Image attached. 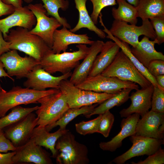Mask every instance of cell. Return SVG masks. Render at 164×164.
<instances>
[{
  "mask_svg": "<svg viewBox=\"0 0 164 164\" xmlns=\"http://www.w3.org/2000/svg\"><path fill=\"white\" fill-rule=\"evenodd\" d=\"M5 39L10 43V50L23 52L39 62L52 50L40 37L22 27L10 29Z\"/></svg>",
  "mask_w": 164,
  "mask_h": 164,
  "instance_id": "obj_1",
  "label": "cell"
},
{
  "mask_svg": "<svg viewBox=\"0 0 164 164\" xmlns=\"http://www.w3.org/2000/svg\"><path fill=\"white\" fill-rule=\"evenodd\" d=\"M78 50L73 52L54 53L52 50L46 54L39 62V64L50 74L59 72L63 74L71 72L86 56L89 47L84 44H78Z\"/></svg>",
  "mask_w": 164,
  "mask_h": 164,
  "instance_id": "obj_2",
  "label": "cell"
},
{
  "mask_svg": "<svg viewBox=\"0 0 164 164\" xmlns=\"http://www.w3.org/2000/svg\"><path fill=\"white\" fill-rule=\"evenodd\" d=\"M60 91L56 89L37 91L16 86L7 91L0 86V118L4 116L8 111L15 106L38 103V101L41 98Z\"/></svg>",
  "mask_w": 164,
  "mask_h": 164,
  "instance_id": "obj_3",
  "label": "cell"
},
{
  "mask_svg": "<svg viewBox=\"0 0 164 164\" xmlns=\"http://www.w3.org/2000/svg\"><path fill=\"white\" fill-rule=\"evenodd\" d=\"M57 151L56 162L60 164H88L89 163L88 150L85 145L75 139L68 130L57 140L55 145Z\"/></svg>",
  "mask_w": 164,
  "mask_h": 164,
  "instance_id": "obj_4",
  "label": "cell"
},
{
  "mask_svg": "<svg viewBox=\"0 0 164 164\" xmlns=\"http://www.w3.org/2000/svg\"><path fill=\"white\" fill-rule=\"evenodd\" d=\"M101 74L105 76L115 77L123 81L136 83L141 88L147 87L152 84L137 70L121 50Z\"/></svg>",
  "mask_w": 164,
  "mask_h": 164,
  "instance_id": "obj_5",
  "label": "cell"
},
{
  "mask_svg": "<svg viewBox=\"0 0 164 164\" xmlns=\"http://www.w3.org/2000/svg\"><path fill=\"white\" fill-rule=\"evenodd\" d=\"M40 104L36 111L38 117L37 125L46 127L59 120L69 108L64 94L57 93L44 96L38 100Z\"/></svg>",
  "mask_w": 164,
  "mask_h": 164,
  "instance_id": "obj_6",
  "label": "cell"
},
{
  "mask_svg": "<svg viewBox=\"0 0 164 164\" xmlns=\"http://www.w3.org/2000/svg\"><path fill=\"white\" fill-rule=\"evenodd\" d=\"M60 90L64 94L69 108H79L95 104H100L115 94H108L81 89L69 80H63Z\"/></svg>",
  "mask_w": 164,
  "mask_h": 164,
  "instance_id": "obj_7",
  "label": "cell"
},
{
  "mask_svg": "<svg viewBox=\"0 0 164 164\" xmlns=\"http://www.w3.org/2000/svg\"><path fill=\"white\" fill-rule=\"evenodd\" d=\"M109 30L113 36L132 47L138 45L141 36L144 35L153 40L156 37L155 31L149 19L142 21L140 26L114 20Z\"/></svg>",
  "mask_w": 164,
  "mask_h": 164,
  "instance_id": "obj_8",
  "label": "cell"
},
{
  "mask_svg": "<svg viewBox=\"0 0 164 164\" xmlns=\"http://www.w3.org/2000/svg\"><path fill=\"white\" fill-rule=\"evenodd\" d=\"M76 86L83 90L108 94H116L125 88L132 90L139 88L135 83L123 81L115 77L105 76L101 74L87 77Z\"/></svg>",
  "mask_w": 164,
  "mask_h": 164,
  "instance_id": "obj_9",
  "label": "cell"
},
{
  "mask_svg": "<svg viewBox=\"0 0 164 164\" xmlns=\"http://www.w3.org/2000/svg\"><path fill=\"white\" fill-rule=\"evenodd\" d=\"M36 19L35 27L29 30L30 32L41 38L51 49L53 43V35L56 30L62 26L55 18L49 17L41 3L29 4L27 5Z\"/></svg>",
  "mask_w": 164,
  "mask_h": 164,
  "instance_id": "obj_10",
  "label": "cell"
},
{
  "mask_svg": "<svg viewBox=\"0 0 164 164\" xmlns=\"http://www.w3.org/2000/svg\"><path fill=\"white\" fill-rule=\"evenodd\" d=\"M0 60L8 75L15 76L18 79L26 78L33 68L39 64V62L31 56H21L15 50L3 54L0 56Z\"/></svg>",
  "mask_w": 164,
  "mask_h": 164,
  "instance_id": "obj_11",
  "label": "cell"
},
{
  "mask_svg": "<svg viewBox=\"0 0 164 164\" xmlns=\"http://www.w3.org/2000/svg\"><path fill=\"white\" fill-rule=\"evenodd\" d=\"M72 73L70 72L60 76H54L39 64L29 73L23 85L26 87L37 91L45 90L47 88L59 89L61 81L68 79Z\"/></svg>",
  "mask_w": 164,
  "mask_h": 164,
  "instance_id": "obj_12",
  "label": "cell"
},
{
  "mask_svg": "<svg viewBox=\"0 0 164 164\" xmlns=\"http://www.w3.org/2000/svg\"><path fill=\"white\" fill-rule=\"evenodd\" d=\"M130 139L132 143V146L126 152L115 158L112 162L117 164H122L136 156L151 155L157 151L164 142V139L135 135L131 136Z\"/></svg>",
  "mask_w": 164,
  "mask_h": 164,
  "instance_id": "obj_13",
  "label": "cell"
},
{
  "mask_svg": "<svg viewBox=\"0 0 164 164\" xmlns=\"http://www.w3.org/2000/svg\"><path fill=\"white\" fill-rule=\"evenodd\" d=\"M38 117L31 112L22 119L6 127L4 133L16 147L25 143L30 138L37 125Z\"/></svg>",
  "mask_w": 164,
  "mask_h": 164,
  "instance_id": "obj_14",
  "label": "cell"
},
{
  "mask_svg": "<svg viewBox=\"0 0 164 164\" xmlns=\"http://www.w3.org/2000/svg\"><path fill=\"white\" fill-rule=\"evenodd\" d=\"M164 113L150 110L137 122L135 135L164 139Z\"/></svg>",
  "mask_w": 164,
  "mask_h": 164,
  "instance_id": "obj_15",
  "label": "cell"
},
{
  "mask_svg": "<svg viewBox=\"0 0 164 164\" xmlns=\"http://www.w3.org/2000/svg\"><path fill=\"white\" fill-rule=\"evenodd\" d=\"M12 158L14 163L32 162L36 164H52L50 155L42 146L36 144L31 139L16 147Z\"/></svg>",
  "mask_w": 164,
  "mask_h": 164,
  "instance_id": "obj_16",
  "label": "cell"
},
{
  "mask_svg": "<svg viewBox=\"0 0 164 164\" xmlns=\"http://www.w3.org/2000/svg\"><path fill=\"white\" fill-rule=\"evenodd\" d=\"M36 23V17L27 6L15 8L14 11L6 17L0 19V30L5 38L9 30L17 26L32 29Z\"/></svg>",
  "mask_w": 164,
  "mask_h": 164,
  "instance_id": "obj_17",
  "label": "cell"
},
{
  "mask_svg": "<svg viewBox=\"0 0 164 164\" xmlns=\"http://www.w3.org/2000/svg\"><path fill=\"white\" fill-rule=\"evenodd\" d=\"M154 87L152 84L149 86L136 90L129 96L131 101L130 106L122 110L119 112L121 117L126 118L134 113H137L142 117L151 108V100Z\"/></svg>",
  "mask_w": 164,
  "mask_h": 164,
  "instance_id": "obj_18",
  "label": "cell"
},
{
  "mask_svg": "<svg viewBox=\"0 0 164 164\" xmlns=\"http://www.w3.org/2000/svg\"><path fill=\"white\" fill-rule=\"evenodd\" d=\"M87 34H78L71 32L66 27L56 29L53 35V43L51 49L54 53L66 52L68 46L72 44H84L91 45L94 41Z\"/></svg>",
  "mask_w": 164,
  "mask_h": 164,
  "instance_id": "obj_19",
  "label": "cell"
},
{
  "mask_svg": "<svg viewBox=\"0 0 164 164\" xmlns=\"http://www.w3.org/2000/svg\"><path fill=\"white\" fill-rule=\"evenodd\" d=\"M140 116L138 114L134 113L123 118L121 121V130L119 133L111 140L100 143V148L104 151L113 152L120 147L124 139L135 135L136 125Z\"/></svg>",
  "mask_w": 164,
  "mask_h": 164,
  "instance_id": "obj_20",
  "label": "cell"
},
{
  "mask_svg": "<svg viewBox=\"0 0 164 164\" xmlns=\"http://www.w3.org/2000/svg\"><path fill=\"white\" fill-rule=\"evenodd\" d=\"M104 43L102 40L94 41L82 62L74 68L72 73L69 80L71 83L76 86L87 77L95 58L100 52Z\"/></svg>",
  "mask_w": 164,
  "mask_h": 164,
  "instance_id": "obj_21",
  "label": "cell"
},
{
  "mask_svg": "<svg viewBox=\"0 0 164 164\" xmlns=\"http://www.w3.org/2000/svg\"><path fill=\"white\" fill-rule=\"evenodd\" d=\"M120 49L114 41L109 40L104 43L100 54L95 58L88 77L101 74L111 63Z\"/></svg>",
  "mask_w": 164,
  "mask_h": 164,
  "instance_id": "obj_22",
  "label": "cell"
},
{
  "mask_svg": "<svg viewBox=\"0 0 164 164\" xmlns=\"http://www.w3.org/2000/svg\"><path fill=\"white\" fill-rule=\"evenodd\" d=\"M149 39L145 36L135 47L131 48L133 54L146 68L149 63L153 60H164L162 53L157 51L155 48L156 41L155 39L150 40Z\"/></svg>",
  "mask_w": 164,
  "mask_h": 164,
  "instance_id": "obj_23",
  "label": "cell"
},
{
  "mask_svg": "<svg viewBox=\"0 0 164 164\" xmlns=\"http://www.w3.org/2000/svg\"><path fill=\"white\" fill-rule=\"evenodd\" d=\"M67 130L59 128L54 132L50 133L45 127L37 126L34 128L30 139L33 141L36 144L49 149L53 157L55 158L57 154V151L55 148L56 142Z\"/></svg>",
  "mask_w": 164,
  "mask_h": 164,
  "instance_id": "obj_24",
  "label": "cell"
},
{
  "mask_svg": "<svg viewBox=\"0 0 164 164\" xmlns=\"http://www.w3.org/2000/svg\"><path fill=\"white\" fill-rule=\"evenodd\" d=\"M87 0H74L75 7L79 12V17L76 26L70 30L74 33L82 28H87L94 32L100 38L104 39L106 37L105 32L96 26L88 14L86 6Z\"/></svg>",
  "mask_w": 164,
  "mask_h": 164,
  "instance_id": "obj_25",
  "label": "cell"
},
{
  "mask_svg": "<svg viewBox=\"0 0 164 164\" xmlns=\"http://www.w3.org/2000/svg\"><path fill=\"white\" fill-rule=\"evenodd\" d=\"M104 29L103 30L106 33L108 36L106 37L115 42L120 47L121 50L128 57L130 60L137 70L153 85L154 87H158L155 79L148 72L147 68L141 63L134 56L131 51V48L129 44L120 40L117 38L113 36L105 26L104 24L102 23Z\"/></svg>",
  "mask_w": 164,
  "mask_h": 164,
  "instance_id": "obj_26",
  "label": "cell"
},
{
  "mask_svg": "<svg viewBox=\"0 0 164 164\" xmlns=\"http://www.w3.org/2000/svg\"><path fill=\"white\" fill-rule=\"evenodd\" d=\"M136 7L142 21L164 15V0H140Z\"/></svg>",
  "mask_w": 164,
  "mask_h": 164,
  "instance_id": "obj_27",
  "label": "cell"
},
{
  "mask_svg": "<svg viewBox=\"0 0 164 164\" xmlns=\"http://www.w3.org/2000/svg\"><path fill=\"white\" fill-rule=\"evenodd\" d=\"M99 104L97 103L79 108H70L59 120L53 124L46 126V128L49 132L54 128L59 126L60 129L65 130L68 123L77 116L83 114L86 117L89 115Z\"/></svg>",
  "mask_w": 164,
  "mask_h": 164,
  "instance_id": "obj_28",
  "label": "cell"
},
{
  "mask_svg": "<svg viewBox=\"0 0 164 164\" xmlns=\"http://www.w3.org/2000/svg\"><path fill=\"white\" fill-rule=\"evenodd\" d=\"M118 8L113 7L112 15L114 20L136 25L138 13L136 7L125 0H116Z\"/></svg>",
  "mask_w": 164,
  "mask_h": 164,
  "instance_id": "obj_29",
  "label": "cell"
},
{
  "mask_svg": "<svg viewBox=\"0 0 164 164\" xmlns=\"http://www.w3.org/2000/svg\"><path fill=\"white\" fill-rule=\"evenodd\" d=\"M132 90L129 88L123 89L113 96L100 104L94 108L91 114L85 117L89 118L94 115L102 114L115 106H120L129 99V94Z\"/></svg>",
  "mask_w": 164,
  "mask_h": 164,
  "instance_id": "obj_30",
  "label": "cell"
},
{
  "mask_svg": "<svg viewBox=\"0 0 164 164\" xmlns=\"http://www.w3.org/2000/svg\"><path fill=\"white\" fill-rule=\"evenodd\" d=\"M43 6L46 11L47 14L55 18L63 27L71 29L70 25L65 18L61 17L58 11L61 9L66 11L69 8L70 3L68 0H41Z\"/></svg>",
  "mask_w": 164,
  "mask_h": 164,
  "instance_id": "obj_31",
  "label": "cell"
},
{
  "mask_svg": "<svg viewBox=\"0 0 164 164\" xmlns=\"http://www.w3.org/2000/svg\"><path fill=\"white\" fill-rule=\"evenodd\" d=\"M38 108V106L24 108L20 105L13 108L9 114L0 118V129H3L17 122L30 113L36 111Z\"/></svg>",
  "mask_w": 164,
  "mask_h": 164,
  "instance_id": "obj_32",
  "label": "cell"
},
{
  "mask_svg": "<svg viewBox=\"0 0 164 164\" xmlns=\"http://www.w3.org/2000/svg\"><path fill=\"white\" fill-rule=\"evenodd\" d=\"M101 114L96 118L88 121H82L75 124L77 132L79 134L86 135L97 132Z\"/></svg>",
  "mask_w": 164,
  "mask_h": 164,
  "instance_id": "obj_33",
  "label": "cell"
},
{
  "mask_svg": "<svg viewBox=\"0 0 164 164\" xmlns=\"http://www.w3.org/2000/svg\"><path fill=\"white\" fill-rule=\"evenodd\" d=\"M114 120V116L109 110L102 114L97 132L105 137H108Z\"/></svg>",
  "mask_w": 164,
  "mask_h": 164,
  "instance_id": "obj_34",
  "label": "cell"
},
{
  "mask_svg": "<svg viewBox=\"0 0 164 164\" xmlns=\"http://www.w3.org/2000/svg\"><path fill=\"white\" fill-rule=\"evenodd\" d=\"M151 111L164 113V90L154 87L152 97Z\"/></svg>",
  "mask_w": 164,
  "mask_h": 164,
  "instance_id": "obj_35",
  "label": "cell"
},
{
  "mask_svg": "<svg viewBox=\"0 0 164 164\" xmlns=\"http://www.w3.org/2000/svg\"><path fill=\"white\" fill-rule=\"evenodd\" d=\"M89 0L93 5V11L90 16L95 25L97 24L99 14L104 8L108 6L114 5L117 4L116 0Z\"/></svg>",
  "mask_w": 164,
  "mask_h": 164,
  "instance_id": "obj_36",
  "label": "cell"
},
{
  "mask_svg": "<svg viewBox=\"0 0 164 164\" xmlns=\"http://www.w3.org/2000/svg\"><path fill=\"white\" fill-rule=\"evenodd\" d=\"M155 31V39L159 45L164 42V15L157 16L150 19Z\"/></svg>",
  "mask_w": 164,
  "mask_h": 164,
  "instance_id": "obj_37",
  "label": "cell"
},
{
  "mask_svg": "<svg viewBox=\"0 0 164 164\" xmlns=\"http://www.w3.org/2000/svg\"><path fill=\"white\" fill-rule=\"evenodd\" d=\"M135 164H162L164 163V150L161 146L158 150L149 156L143 161H141L137 163L132 162Z\"/></svg>",
  "mask_w": 164,
  "mask_h": 164,
  "instance_id": "obj_38",
  "label": "cell"
},
{
  "mask_svg": "<svg viewBox=\"0 0 164 164\" xmlns=\"http://www.w3.org/2000/svg\"><path fill=\"white\" fill-rule=\"evenodd\" d=\"M149 73L155 77L164 74V60H155L151 61L147 68Z\"/></svg>",
  "mask_w": 164,
  "mask_h": 164,
  "instance_id": "obj_39",
  "label": "cell"
},
{
  "mask_svg": "<svg viewBox=\"0 0 164 164\" xmlns=\"http://www.w3.org/2000/svg\"><path fill=\"white\" fill-rule=\"evenodd\" d=\"M15 147L5 136L2 129H0V152L7 153L9 151H14Z\"/></svg>",
  "mask_w": 164,
  "mask_h": 164,
  "instance_id": "obj_40",
  "label": "cell"
},
{
  "mask_svg": "<svg viewBox=\"0 0 164 164\" xmlns=\"http://www.w3.org/2000/svg\"><path fill=\"white\" fill-rule=\"evenodd\" d=\"M15 154V151L4 153L0 152V164H14L12 158Z\"/></svg>",
  "mask_w": 164,
  "mask_h": 164,
  "instance_id": "obj_41",
  "label": "cell"
},
{
  "mask_svg": "<svg viewBox=\"0 0 164 164\" xmlns=\"http://www.w3.org/2000/svg\"><path fill=\"white\" fill-rule=\"evenodd\" d=\"M15 8L11 5H8L0 0V17L4 15H9L12 13Z\"/></svg>",
  "mask_w": 164,
  "mask_h": 164,
  "instance_id": "obj_42",
  "label": "cell"
},
{
  "mask_svg": "<svg viewBox=\"0 0 164 164\" xmlns=\"http://www.w3.org/2000/svg\"><path fill=\"white\" fill-rule=\"evenodd\" d=\"M10 43L4 38L0 30V56L4 53L10 50Z\"/></svg>",
  "mask_w": 164,
  "mask_h": 164,
  "instance_id": "obj_43",
  "label": "cell"
},
{
  "mask_svg": "<svg viewBox=\"0 0 164 164\" xmlns=\"http://www.w3.org/2000/svg\"><path fill=\"white\" fill-rule=\"evenodd\" d=\"M5 4L11 5L15 8H19L22 6V0H2Z\"/></svg>",
  "mask_w": 164,
  "mask_h": 164,
  "instance_id": "obj_44",
  "label": "cell"
},
{
  "mask_svg": "<svg viewBox=\"0 0 164 164\" xmlns=\"http://www.w3.org/2000/svg\"><path fill=\"white\" fill-rule=\"evenodd\" d=\"M155 78L158 84V87L164 90V75H158Z\"/></svg>",
  "mask_w": 164,
  "mask_h": 164,
  "instance_id": "obj_45",
  "label": "cell"
},
{
  "mask_svg": "<svg viewBox=\"0 0 164 164\" xmlns=\"http://www.w3.org/2000/svg\"><path fill=\"white\" fill-rule=\"evenodd\" d=\"M4 67L2 62L0 60V77H8L11 79L13 81H14L13 78L9 76L7 72L4 70Z\"/></svg>",
  "mask_w": 164,
  "mask_h": 164,
  "instance_id": "obj_46",
  "label": "cell"
},
{
  "mask_svg": "<svg viewBox=\"0 0 164 164\" xmlns=\"http://www.w3.org/2000/svg\"><path fill=\"white\" fill-rule=\"evenodd\" d=\"M127 1L128 3L136 7L139 2L140 0H125Z\"/></svg>",
  "mask_w": 164,
  "mask_h": 164,
  "instance_id": "obj_47",
  "label": "cell"
},
{
  "mask_svg": "<svg viewBox=\"0 0 164 164\" xmlns=\"http://www.w3.org/2000/svg\"><path fill=\"white\" fill-rule=\"evenodd\" d=\"M24 1L28 4H30L33 1V0H24Z\"/></svg>",
  "mask_w": 164,
  "mask_h": 164,
  "instance_id": "obj_48",
  "label": "cell"
}]
</instances>
